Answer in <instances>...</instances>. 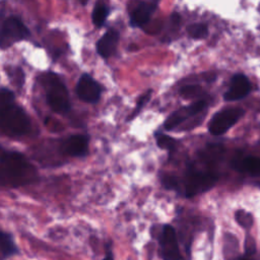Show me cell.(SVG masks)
Listing matches in <instances>:
<instances>
[{"mask_svg":"<svg viewBox=\"0 0 260 260\" xmlns=\"http://www.w3.org/2000/svg\"><path fill=\"white\" fill-rule=\"evenodd\" d=\"M160 245L162 247V256L164 260H182L176 232L170 224H166L163 228L160 237Z\"/></svg>","mask_w":260,"mask_h":260,"instance_id":"cell-8","label":"cell"},{"mask_svg":"<svg viewBox=\"0 0 260 260\" xmlns=\"http://www.w3.org/2000/svg\"><path fill=\"white\" fill-rule=\"evenodd\" d=\"M245 256H253L256 254V243L252 236L247 235L245 238Z\"/></svg>","mask_w":260,"mask_h":260,"instance_id":"cell-22","label":"cell"},{"mask_svg":"<svg viewBox=\"0 0 260 260\" xmlns=\"http://www.w3.org/2000/svg\"><path fill=\"white\" fill-rule=\"evenodd\" d=\"M109 14V8L104 3H97L92 13V20L97 28H102L105 24Z\"/></svg>","mask_w":260,"mask_h":260,"instance_id":"cell-15","label":"cell"},{"mask_svg":"<svg viewBox=\"0 0 260 260\" xmlns=\"http://www.w3.org/2000/svg\"><path fill=\"white\" fill-rule=\"evenodd\" d=\"M0 250L5 256H10L17 252L16 245L9 234L0 232Z\"/></svg>","mask_w":260,"mask_h":260,"instance_id":"cell-16","label":"cell"},{"mask_svg":"<svg viewBox=\"0 0 260 260\" xmlns=\"http://www.w3.org/2000/svg\"><path fill=\"white\" fill-rule=\"evenodd\" d=\"M205 107H206V102L205 101H197V102L191 104V105L183 107V108L175 111L174 113H172L168 117V119L165 121L164 127L167 130L174 129L177 126H179L186 119L200 113Z\"/></svg>","mask_w":260,"mask_h":260,"instance_id":"cell-9","label":"cell"},{"mask_svg":"<svg viewBox=\"0 0 260 260\" xmlns=\"http://www.w3.org/2000/svg\"><path fill=\"white\" fill-rule=\"evenodd\" d=\"M235 219L241 227L244 229H250L253 226V217L250 213H247L243 210L237 211L235 214Z\"/></svg>","mask_w":260,"mask_h":260,"instance_id":"cell-18","label":"cell"},{"mask_svg":"<svg viewBox=\"0 0 260 260\" xmlns=\"http://www.w3.org/2000/svg\"><path fill=\"white\" fill-rule=\"evenodd\" d=\"M158 4L159 3L157 1L141 2L131 13V25L134 27H142L146 25L149 21Z\"/></svg>","mask_w":260,"mask_h":260,"instance_id":"cell-13","label":"cell"},{"mask_svg":"<svg viewBox=\"0 0 260 260\" xmlns=\"http://www.w3.org/2000/svg\"><path fill=\"white\" fill-rule=\"evenodd\" d=\"M251 92V82L244 74H235L231 79L229 90L223 95V99L228 102L238 101L248 96Z\"/></svg>","mask_w":260,"mask_h":260,"instance_id":"cell-10","label":"cell"},{"mask_svg":"<svg viewBox=\"0 0 260 260\" xmlns=\"http://www.w3.org/2000/svg\"><path fill=\"white\" fill-rule=\"evenodd\" d=\"M233 260H258V259L256 257H254V255L253 256H245L244 255V256H238Z\"/></svg>","mask_w":260,"mask_h":260,"instance_id":"cell-23","label":"cell"},{"mask_svg":"<svg viewBox=\"0 0 260 260\" xmlns=\"http://www.w3.org/2000/svg\"><path fill=\"white\" fill-rule=\"evenodd\" d=\"M235 168L241 172H245L251 176H260V158L246 157L236 162Z\"/></svg>","mask_w":260,"mask_h":260,"instance_id":"cell-14","label":"cell"},{"mask_svg":"<svg viewBox=\"0 0 260 260\" xmlns=\"http://www.w3.org/2000/svg\"><path fill=\"white\" fill-rule=\"evenodd\" d=\"M36 178V169L23 153L10 151L0 159V186L16 188L33 183Z\"/></svg>","mask_w":260,"mask_h":260,"instance_id":"cell-2","label":"cell"},{"mask_svg":"<svg viewBox=\"0 0 260 260\" xmlns=\"http://www.w3.org/2000/svg\"><path fill=\"white\" fill-rule=\"evenodd\" d=\"M151 94H152V92L149 90V91H148L145 95H143L141 98H140V100H138L137 101V104H136V108H135V110L133 111V113H132V115H131V117L129 118V120H131V119H133L138 113H140L141 112V110L145 107V105H146V104L149 101V99H150V97H151Z\"/></svg>","mask_w":260,"mask_h":260,"instance_id":"cell-21","label":"cell"},{"mask_svg":"<svg viewBox=\"0 0 260 260\" xmlns=\"http://www.w3.org/2000/svg\"><path fill=\"white\" fill-rule=\"evenodd\" d=\"M201 88L199 85H186L180 90V95L185 99H191L198 97L201 94Z\"/></svg>","mask_w":260,"mask_h":260,"instance_id":"cell-20","label":"cell"},{"mask_svg":"<svg viewBox=\"0 0 260 260\" xmlns=\"http://www.w3.org/2000/svg\"><path fill=\"white\" fill-rule=\"evenodd\" d=\"M218 181L213 173L189 170L185 176L184 187L186 197H193L211 190Z\"/></svg>","mask_w":260,"mask_h":260,"instance_id":"cell-5","label":"cell"},{"mask_svg":"<svg viewBox=\"0 0 260 260\" xmlns=\"http://www.w3.org/2000/svg\"><path fill=\"white\" fill-rule=\"evenodd\" d=\"M175 141L173 140L171 136H168L166 134H158L157 135V145L160 149H166V150H173L175 149Z\"/></svg>","mask_w":260,"mask_h":260,"instance_id":"cell-19","label":"cell"},{"mask_svg":"<svg viewBox=\"0 0 260 260\" xmlns=\"http://www.w3.org/2000/svg\"><path fill=\"white\" fill-rule=\"evenodd\" d=\"M104 260H114L113 259V256H112V253L111 252H108L107 253V256L105 257V259H104Z\"/></svg>","mask_w":260,"mask_h":260,"instance_id":"cell-24","label":"cell"},{"mask_svg":"<svg viewBox=\"0 0 260 260\" xmlns=\"http://www.w3.org/2000/svg\"><path fill=\"white\" fill-rule=\"evenodd\" d=\"M31 37V32L16 16H9L0 23V48L7 49L13 44Z\"/></svg>","mask_w":260,"mask_h":260,"instance_id":"cell-4","label":"cell"},{"mask_svg":"<svg viewBox=\"0 0 260 260\" xmlns=\"http://www.w3.org/2000/svg\"><path fill=\"white\" fill-rule=\"evenodd\" d=\"M244 113V110L241 108H229L218 112L210 121V132L213 135L224 134L243 117Z\"/></svg>","mask_w":260,"mask_h":260,"instance_id":"cell-6","label":"cell"},{"mask_svg":"<svg viewBox=\"0 0 260 260\" xmlns=\"http://www.w3.org/2000/svg\"><path fill=\"white\" fill-rule=\"evenodd\" d=\"M76 94L81 101L96 104L101 98L102 88L95 78L88 74H84L79 77L76 84Z\"/></svg>","mask_w":260,"mask_h":260,"instance_id":"cell-7","label":"cell"},{"mask_svg":"<svg viewBox=\"0 0 260 260\" xmlns=\"http://www.w3.org/2000/svg\"><path fill=\"white\" fill-rule=\"evenodd\" d=\"M46 100L49 107L56 113L64 114L71 111L72 103L66 85L55 73H46L42 76Z\"/></svg>","mask_w":260,"mask_h":260,"instance_id":"cell-3","label":"cell"},{"mask_svg":"<svg viewBox=\"0 0 260 260\" xmlns=\"http://www.w3.org/2000/svg\"><path fill=\"white\" fill-rule=\"evenodd\" d=\"M119 43V33L111 29L97 43V52L103 58L111 57L117 49Z\"/></svg>","mask_w":260,"mask_h":260,"instance_id":"cell-12","label":"cell"},{"mask_svg":"<svg viewBox=\"0 0 260 260\" xmlns=\"http://www.w3.org/2000/svg\"><path fill=\"white\" fill-rule=\"evenodd\" d=\"M62 151L71 157L81 158L89 152V138L82 134L69 136L62 145Z\"/></svg>","mask_w":260,"mask_h":260,"instance_id":"cell-11","label":"cell"},{"mask_svg":"<svg viewBox=\"0 0 260 260\" xmlns=\"http://www.w3.org/2000/svg\"><path fill=\"white\" fill-rule=\"evenodd\" d=\"M187 33L192 39H204L209 35V28L204 24H192L187 27Z\"/></svg>","mask_w":260,"mask_h":260,"instance_id":"cell-17","label":"cell"},{"mask_svg":"<svg viewBox=\"0 0 260 260\" xmlns=\"http://www.w3.org/2000/svg\"><path fill=\"white\" fill-rule=\"evenodd\" d=\"M0 129L13 137L27 135L32 129L29 115L17 105L14 94L5 88L0 89Z\"/></svg>","mask_w":260,"mask_h":260,"instance_id":"cell-1","label":"cell"}]
</instances>
